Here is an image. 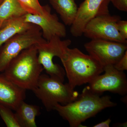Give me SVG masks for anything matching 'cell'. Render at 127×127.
Wrapping results in <instances>:
<instances>
[{"label": "cell", "mask_w": 127, "mask_h": 127, "mask_svg": "<svg viewBox=\"0 0 127 127\" xmlns=\"http://www.w3.org/2000/svg\"><path fill=\"white\" fill-rule=\"evenodd\" d=\"M108 95L102 96L91 92L86 87L75 101L63 105L56 104V110L64 120L67 121L71 127H81L82 123L93 117L103 110L116 106Z\"/></svg>", "instance_id": "cell-1"}, {"label": "cell", "mask_w": 127, "mask_h": 127, "mask_svg": "<svg viewBox=\"0 0 127 127\" xmlns=\"http://www.w3.org/2000/svg\"><path fill=\"white\" fill-rule=\"evenodd\" d=\"M43 70L38 61L37 48L34 45L23 50L1 73L21 88L33 91Z\"/></svg>", "instance_id": "cell-2"}, {"label": "cell", "mask_w": 127, "mask_h": 127, "mask_svg": "<svg viewBox=\"0 0 127 127\" xmlns=\"http://www.w3.org/2000/svg\"><path fill=\"white\" fill-rule=\"evenodd\" d=\"M68 84L73 89L89 83L104 72V67L90 55L77 48L67 49L60 59Z\"/></svg>", "instance_id": "cell-3"}, {"label": "cell", "mask_w": 127, "mask_h": 127, "mask_svg": "<svg viewBox=\"0 0 127 127\" xmlns=\"http://www.w3.org/2000/svg\"><path fill=\"white\" fill-rule=\"evenodd\" d=\"M48 112L54 110L56 104L64 105L77 99L79 94L68 83L64 84L49 75L41 74L32 91Z\"/></svg>", "instance_id": "cell-4"}, {"label": "cell", "mask_w": 127, "mask_h": 127, "mask_svg": "<svg viewBox=\"0 0 127 127\" xmlns=\"http://www.w3.org/2000/svg\"><path fill=\"white\" fill-rule=\"evenodd\" d=\"M46 41L42 36L40 28L35 25L16 34L0 47V73L3 72L10 62L23 50Z\"/></svg>", "instance_id": "cell-5"}, {"label": "cell", "mask_w": 127, "mask_h": 127, "mask_svg": "<svg viewBox=\"0 0 127 127\" xmlns=\"http://www.w3.org/2000/svg\"><path fill=\"white\" fill-rule=\"evenodd\" d=\"M55 36L48 41L35 45L38 52L39 62L48 75L51 77L64 82L66 76L65 70L60 65L53 62L54 57L61 59L71 43L70 39L62 40Z\"/></svg>", "instance_id": "cell-6"}, {"label": "cell", "mask_w": 127, "mask_h": 127, "mask_svg": "<svg viewBox=\"0 0 127 127\" xmlns=\"http://www.w3.org/2000/svg\"><path fill=\"white\" fill-rule=\"evenodd\" d=\"M121 17L118 15L104 14L96 17L88 23L83 34L91 40L101 39L127 44V40L120 35L117 23Z\"/></svg>", "instance_id": "cell-7"}, {"label": "cell", "mask_w": 127, "mask_h": 127, "mask_svg": "<svg viewBox=\"0 0 127 127\" xmlns=\"http://www.w3.org/2000/svg\"><path fill=\"white\" fill-rule=\"evenodd\" d=\"M104 72L103 75H98L89 83L87 87L100 95L106 92L127 95V79L124 71L118 70L113 65H109L104 66Z\"/></svg>", "instance_id": "cell-8"}, {"label": "cell", "mask_w": 127, "mask_h": 127, "mask_svg": "<svg viewBox=\"0 0 127 127\" xmlns=\"http://www.w3.org/2000/svg\"><path fill=\"white\" fill-rule=\"evenodd\" d=\"M84 47L89 55L104 67L115 65L127 50V44L101 39L91 40Z\"/></svg>", "instance_id": "cell-9"}, {"label": "cell", "mask_w": 127, "mask_h": 127, "mask_svg": "<svg viewBox=\"0 0 127 127\" xmlns=\"http://www.w3.org/2000/svg\"><path fill=\"white\" fill-rule=\"evenodd\" d=\"M110 0H85L78 8L77 14L71 26L70 32L73 36L82 35L87 24L94 18L109 14Z\"/></svg>", "instance_id": "cell-10"}, {"label": "cell", "mask_w": 127, "mask_h": 127, "mask_svg": "<svg viewBox=\"0 0 127 127\" xmlns=\"http://www.w3.org/2000/svg\"><path fill=\"white\" fill-rule=\"evenodd\" d=\"M24 17L26 22L40 27L42 36L47 41L55 36L62 38L66 36V30L65 25L59 21L56 14L50 13L43 16L27 13Z\"/></svg>", "instance_id": "cell-11"}, {"label": "cell", "mask_w": 127, "mask_h": 127, "mask_svg": "<svg viewBox=\"0 0 127 127\" xmlns=\"http://www.w3.org/2000/svg\"><path fill=\"white\" fill-rule=\"evenodd\" d=\"M26 90L0 74V103L15 111L26 97Z\"/></svg>", "instance_id": "cell-12"}, {"label": "cell", "mask_w": 127, "mask_h": 127, "mask_svg": "<svg viewBox=\"0 0 127 127\" xmlns=\"http://www.w3.org/2000/svg\"><path fill=\"white\" fill-rule=\"evenodd\" d=\"M25 16L5 21L0 28V47L16 34L26 31L34 24L26 22Z\"/></svg>", "instance_id": "cell-13"}, {"label": "cell", "mask_w": 127, "mask_h": 127, "mask_svg": "<svg viewBox=\"0 0 127 127\" xmlns=\"http://www.w3.org/2000/svg\"><path fill=\"white\" fill-rule=\"evenodd\" d=\"M20 127H36V118L40 114L39 107L22 102L15 111Z\"/></svg>", "instance_id": "cell-14"}, {"label": "cell", "mask_w": 127, "mask_h": 127, "mask_svg": "<svg viewBox=\"0 0 127 127\" xmlns=\"http://www.w3.org/2000/svg\"><path fill=\"white\" fill-rule=\"evenodd\" d=\"M49 1L64 24L71 26L76 16L78 8L75 0H49Z\"/></svg>", "instance_id": "cell-15"}, {"label": "cell", "mask_w": 127, "mask_h": 127, "mask_svg": "<svg viewBox=\"0 0 127 127\" xmlns=\"http://www.w3.org/2000/svg\"><path fill=\"white\" fill-rule=\"evenodd\" d=\"M27 13L18 0H4L0 5V21L3 22L10 18L23 16Z\"/></svg>", "instance_id": "cell-16"}, {"label": "cell", "mask_w": 127, "mask_h": 127, "mask_svg": "<svg viewBox=\"0 0 127 127\" xmlns=\"http://www.w3.org/2000/svg\"><path fill=\"white\" fill-rule=\"evenodd\" d=\"M28 13L45 16L51 13V8L48 5L42 6L39 0H18Z\"/></svg>", "instance_id": "cell-17"}, {"label": "cell", "mask_w": 127, "mask_h": 127, "mask_svg": "<svg viewBox=\"0 0 127 127\" xmlns=\"http://www.w3.org/2000/svg\"><path fill=\"white\" fill-rule=\"evenodd\" d=\"M12 109L0 103V116L7 127H20Z\"/></svg>", "instance_id": "cell-18"}, {"label": "cell", "mask_w": 127, "mask_h": 127, "mask_svg": "<svg viewBox=\"0 0 127 127\" xmlns=\"http://www.w3.org/2000/svg\"><path fill=\"white\" fill-rule=\"evenodd\" d=\"M114 68L121 71L127 70V50L119 61L114 65Z\"/></svg>", "instance_id": "cell-19"}, {"label": "cell", "mask_w": 127, "mask_h": 127, "mask_svg": "<svg viewBox=\"0 0 127 127\" xmlns=\"http://www.w3.org/2000/svg\"><path fill=\"white\" fill-rule=\"evenodd\" d=\"M117 28L123 39L127 40V21L119 20L117 23Z\"/></svg>", "instance_id": "cell-20"}, {"label": "cell", "mask_w": 127, "mask_h": 127, "mask_svg": "<svg viewBox=\"0 0 127 127\" xmlns=\"http://www.w3.org/2000/svg\"><path fill=\"white\" fill-rule=\"evenodd\" d=\"M114 6L121 11L127 12V0H110Z\"/></svg>", "instance_id": "cell-21"}, {"label": "cell", "mask_w": 127, "mask_h": 127, "mask_svg": "<svg viewBox=\"0 0 127 127\" xmlns=\"http://www.w3.org/2000/svg\"><path fill=\"white\" fill-rule=\"evenodd\" d=\"M111 120L110 118L106 120L97 124L93 126V127H109L111 122Z\"/></svg>", "instance_id": "cell-22"}, {"label": "cell", "mask_w": 127, "mask_h": 127, "mask_svg": "<svg viewBox=\"0 0 127 127\" xmlns=\"http://www.w3.org/2000/svg\"><path fill=\"white\" fill-rule=\"evenodd\" d=\"M114 127H127V122L123 123H117L114 124Z\"/></svg>", "instance_id": "cell-23"}, {"label": "cell", "mask_w": 127, "mask_h": 127, "mask_svg": "<svg viewBox=\"0 0 127 127\" xmlns=\"http://www.w3.org/2000/svg\"><path fill=\"white\" fill-rule=\"evenodd\" d=\"M3 22H2L1 21H0V28L1 27V26L2 25V23H3Z\"/></svg>", "instance_id": "cell-24"}, {"label": "cell", "mask_w": 127, "mask_h": 127, "mask_svg": "<svg viewBox=\"0 0 127 127\" xmlns=\"http://www.w3.org/2000/svg\"><path fill=\"white\" fill-rule=\"evenodd\" d=\"M3 1H4V0H0V5L3 2Z\"/></svg>", "instance_id": "cell-25"}]
</instances>
